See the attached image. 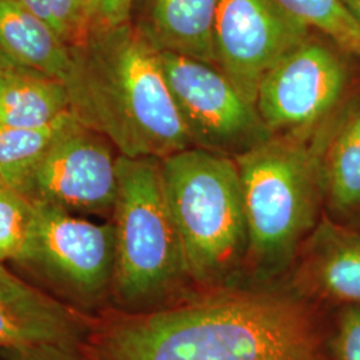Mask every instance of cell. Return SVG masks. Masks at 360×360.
<instances>
[{"label":"cell","instance_id":"6da1fadb","mask_svg":"<svg viewBox=\"0 0 360 360\" xmlns=\"http://www.w3.org/2000/svg\"><path fill=\"white\" fill-rule=\"evenodd\" d=\"M326 339L299 296L221 288L175 306L103 312L80 352L89 360H322Z\"/></svg>","mask_w":360,"mask_h":360},{"label":"cell","instance_id":"7a4b0ae2","mask_svg":"<svg viewBox=\"0 0 360 360\" xmlns=\"http://www.w3.org/2000/svg\"><path fill=\"white\" fill-rule=\"evenodd\" d=\"M71 112L127 158L165 159L191 148L160 63V51L132 22L89 31L72 47Z\"/></svg>","mask_w":360,"mask_h":360},{"label":"cell","instance_id":"3957f363","mask_svg":"<svg viewBox=\"0 0 360 360\" xmlns=\"http://www.w3.org/2000/svg\"><path fill=\"white\" fill-rule=\"evenodd\" d=\"M339 112L314 132L274 135L233 158L248 230L245 264L259 275L284 270L319 223L323 159Z\"/></svg>","mask_w":360,"mask_h":360},{"label":"cell","instance_id":"277c9868","mask_svg":"<svg viewBox=\"0 0 360 360\" xmlns=\"http://www.w3.org/2000/svg\"><path fill=\"white\" fill-rule=\"evenodd\" d=\"M168 206L190 281L229 283L247 260L245 199L235 159L187 148L160 159Z\"/></svg>","mask_w":360,"mask_h":360},{"label":"cell","instance_id":"5b68a950","mask_svg":"<svg viewBox=\"0 0 360 360\" xmlns=\"http://www.w3.org/2000/svg\"><path fill=\"white\" fill-rule=\"evenodd\" d=\"M112 223L116 259L111 300L115 309L142 312L165 307L188 276L160 159L119 155Z\"/></svg>","mask_w":360,"mask_h":360},{"label":"cell","instance_id":"8992f818","mask_svg":"<svg viewBox=\"0 0 360 360\" xmlns=\"http://www.w3.org/2000/svg\"><path fill=\"white\" fill-rule=\"evenodd\" d=\"M32 205V231L18 266L35 274L67 304L86 314L101 307L111 299L115 272L112 220L94 223L56 207Z\"/></svg>","mask_w":360,"mask_h":360},{"label":"cell","instance_id":"52a82bcc","mask_svg":"<svg viewBox=\"0 0 360 360\" xmlns=\"http://www.w3.org/2000/svg\"><path fill=\"white\" fill-rule=\"evenodd\" d=\"M115 147L75 115L8 186L31 203L71 214L112 215L117 196Z\"/></svg>","mask_w":360,"mask_h":360},{"label":"cell","instance_id":"ba28073f","mask_svg":"<svg viewBox=\"0 0 360 360\" xmlns=\"http://www.w3.org/2000/svg\"><path fill=\"white\" fill-rule=\"evenodd\" d=\"M160 63L195 148L236 158L274 136L257 105L215 65L168 51Z\"/></svg>","mask_w":360,"mask_h":360},{"label":"cell","instance_id":"9c48e42d","mask_svg":"<svg viewBox=\"0 0 360 360\" xmlns=\"http://www.w3.org/2000/svg\"><path fill=\"white\" fill-rule=\"evenodd\" d=\"M343 55L309 37L264 75L255 105L272 135L314 132L339 112L349 83Z\"/></svg>","mask_w":360,"mask_h":360},{"label":"cell","instance_id":"30bf717a","mask_svg":"<svg viewBox=\"0 0 360 360\" xmlns=\"http://www.w3.org/2000/svg\"><path fill=\"white\" fill-rule=\"evenodd\" d=\"M311 30L275 0H219L214 27L215 67L250 103L264 75Z\"/></svg>","mask_w":360,"mask_h":360},{"label":"cell","instance_id":"8fae6325","mask_svg":"<svg viewBox=\"0 0 360 360\" xmlns=\"http://www.w3.org/2000/svg\"><path fill=\"white\" fill-rule=\"evenodd\" d=\"M95 316L75 309L19 276L0 281V348L80 349Z\"/></svg>","mask_w":360,"mask_h":360},{"label":"cell","instance_id":"7c38bea8","mask_svg":"<svg viewBox=\"0 0 360 360\" xmlns=\"http://www.w3.org/2000/svg\"><path fill=\"white\" fill-rule=\"evenodd\" d=\"M302 248L297 278L307 294L360 306V230L324 217Z\"/></svg>","mask_w":360,"mask_h":360},{"label":"cell","instance_id":"4fadbf2b","mask_svg":"<svg viewBox=\"0 0 360 360\" xmlns=\"http://www.w3.org/2000/svg\"><path fill=\"white\" fill-rule=\"evenodd\" d=\"M0 60L59 80L72 99L77 80L72 47L20 0H0Z\"/></svg>","mask_w":360,"mask_h":360},{"label":"cell","instance_id":"5bb4252c","mask_svg":"<svg viewBox=\"0 0 360 360\" xmlns=\"http://www.w3.org/2000/svg\"><path fill=\"white\" fill-rule=\"evenodd\" d=\"M219 0H144L134 23L160 51L215 65L214 27Z\"/></svg>","mask_w":360,"mask_h":360},{"label":"cell","instance_id":"9a60e30c","mask_svg":"<svg viewBox=\"0 0 360 360\" xmlns=\"http://www.w3.org/2000/svg\"><path fill=\"white\" fill-rule=\"evenodd\" d=\"M71 112L63 83L35 70L0 60V123L23 129L51 126Z\"/></svg>","mask_w":360,"mask_h":360},{"label":"cell","instance_id":"2e32d148","mask_svg":"<svg viewBox=\"0 0 360 360\" xmlns=\"http://www.w3.org/2000/svg\"><path fill=\"white\" fill-rule=\"evenodd\" d=\"M299 22L316 30L349 58L360 62V22L345 0H275Z\"/></svg>","mask_w":360,"mask_h":360},{"label":"cell","instance_id":"e0dca14e","mask_svg":"<svg viewBox=\"0 0 360 360\" xmlns=\"http://www.w3.org/2000/svg\"><path fill=\"white\" fill-rule=\"evenodd\" d=\"M71 116L74 114L68 112L51 126L40 129H23L0 123V175L7 186L37 160Z\"/></svg>","mask_w":360,"mask_h":360},{"label":"cell","instance_id":"ac0fdd59","mask_svg":"<svg viewBox=\"0 0 360 360\" xmlns=\"http://www.w3.org/2000/svg\"><path fill=\"white\" fill-rule=\"evenodd\" d=\"M35 208L23 195L6 186L0 191V263L19 264L26 254Z\"/></svg>","mask_w":360,"mask_h":360},{"label":"cell","instance_id":"d6986e66","mask_svg":"<svg viewBox=\"0 0 360 360\" xmlns=\"http://www.w3.org/2000/svg\"><path fill=\"white\" fill-rule=\"evenodd\" d=\"M71 47L86 35L89 0H20Z\"/></svg>","mask_w":360,"mask_h":360},{"label":"cell","instance_id":"ffe728a7","mask_svg":"<svg viewBox=\"0 0 360 360\" xmlns=\"http://www.w3.org/2000/svg\"><path fill=\"white\" fill-rule=\"evenodd\" d=\"M326 352L330 360H360V306H340L327 333Z\"/></svg>","mask_w":360,"mask_h":360},{"label":"cell","instance_id":"44dd1931","mask_svg":"<svg viewBox=\"0 0 360 360\" xmlns=\"http://www.w3.org/2000/svg\"><path fill=\"white\" fill-rule=\"evenodd\" d=\"M138 0H89L86 34L131 22Z\"/></svg>","mask_w":360,"mask_h":360},{"label":"cell","instance_id":"7402d4cb","mask_svg":"<svg viewBox=\"0 0 360 360\" xmlns=\"http://www.w3.org/2000/svg\"><path fill=\"white\" fill-rule=\"evenodd\" d=\"M8 352L34 360H89L80 352V349L75 348L35 347Z\"/></svg>","mask_w":360,"mask_h":360},{"label":"cell","instance_id":"603a6c76","mask_svg":"<svg viewBox=\"0 0 360 360\" xmlns=\"http://www.w3.org/2000/svg\"><path fill=\"white\" fill-rule=\"evenodd\" d=\"M351 13L355 15V18L360 22V0H345Z\"/></svg>","mask_w":360,"mask_h":360},{"label":"cell","instance_id":"cb8c5ba5","mask_svg":"<svg viewBox=\"0 0 360 360\" xmlns=\"http://www.w3.org/2000/svg\"><path fill=\"white\" fill-rule=\"evenodd\" d=\"M13 276L15 275H13V272L7 270L6 266L0 263V281H8V279H13Z\"/></svg>","mask_w":360,"mask_h":360},{"label":"cell","instance_id":"d4e9b609","mask_svg":"<svg viewBox=\"0 0 360 360\" xmlns=\"http://www.w3.org/2000/svg\"><path fill=\"white\" fill-rule=\"evenodd\" d=\"M7 184H6V181H4V179L1 178V175H0V191H3V188L6 187Z\"/></svg>","mask_w":360,"mask_h":360},{"label":"cell","instance_id":"484cf974","mask_svg":"<svg viewBox=\"0 0 360 360\" xmlns=\"http://www.w3.org/2000/svg\"><path fill=\"white\" fill-rule=\"evenodd\" d=\"M13 356H15L16 360H34L31 359V358H27V356H20V355H13Z\"/></svg>","mask_w":360,"mask_h":360}]
</instances>
